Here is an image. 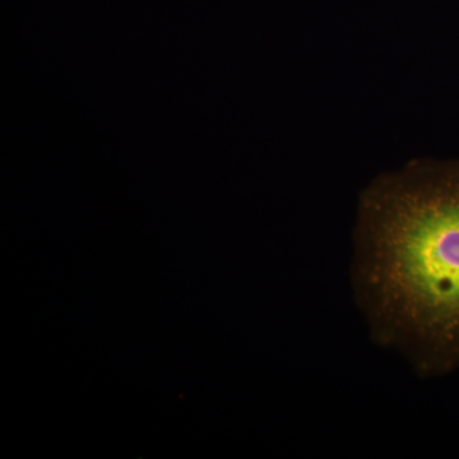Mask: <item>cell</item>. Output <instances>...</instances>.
<instances>
[{
    "label": "cell",
    "instance_id": "1",
    "mask_svg": "<svg viewBox=\"0 0 459 459\" xmlns=\"http://www.w3.org/2000/svg\"><path fill=\"white\" fill-rule=\"evenodd\" d=\"M356 295L377 341L425 376L459 368V162L377 180L361 201Z\"/></svg>",
    "mask_w": 459,
    "mask_h": 459
}]
</instances>
